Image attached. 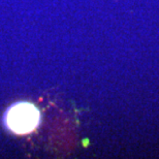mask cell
Returning a JSON list of instances; mask_svg holds the SVG:
<instances>
[{"label":"cell","instance_id":"1","mask_svg":"<svg viewBox=\"0 0 159 159\" xmlns=\"http://www.w3.org/2000/svg\"><path fill=\"white\" fill-rule=\"evenodd\" d=\"M39 112L31 103L21 102L12 106L6 115V125L17 134H25L33 131L39 125Z\"/></svg>","mask_w":159,"mask_h":159}]
</instances>
